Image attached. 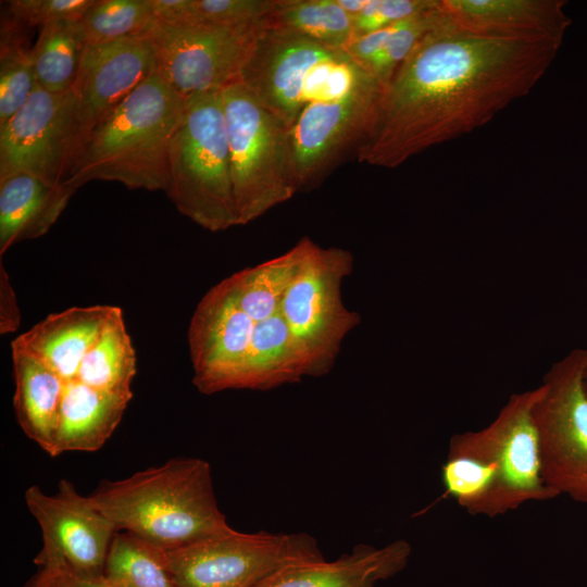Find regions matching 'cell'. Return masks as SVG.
Listing matches in <instances>:
<instances>
[{
    "instance_id": "obj_9",
    "label": "cell",
    "mask_w": 587,
    "mask_h": 587,
    "mask_svg": "<svg viewBox=\"0 0 587 587\" xmlns=\"http://www.w3.org/2000/svg\"><path fill=\"white\" fill-rule=\"evenodd\" d=\"M324 560L305 533H229L164 551L176 587H260L284 567Z\"/></svg>"
},
{
    "instance_id": "obj_37",
    "label": "cell",
    "mask_w": 587,
    "mask_h": 587,
    "mask_svg": "<svg viewBox=\"0 0 587 587\" xmlns=\"http://www.w3.org/2000/svg\"><path fill=\"white\" fill-rule=\"evenodd\" d=\"M21 324V312L8 273L0 263V333L15 332Z\"/></svg>"
},
{
    "instance_id": "obj_2",
    "label": "cell",
    "mask_w": 587,
    "mask_h": 587,
    "mask_svg": "<svg viewBox=\"0 0 587 587\" xmlns=\"http://www.w3.org/2000/svg\"><path fill=\"white\" fill-rule=\"evenodd\" d=\"M538 395L539 387L513 394L486 427L451 436L441 482L469 514L496 517L559 496L541 476L533 417Z\"/></svg>"
},
{
    "instance_id": "obj_22",
    "label": "cell",
    "mask_w": 587,
    "mask_h": 587,
    "mask_svg": "<svg viewBox=\"0 0 587 587\" xmlns=\"http://www.w3.org/2000/svg\"><path fill=\"white\" fill-rule=\"evenodd\" d=\"M11 348L16 420L25 435L50 454L65 382L33 354Z\"/></svg>"
},
{
    "instance_id": "obj_35",
    "label": "cell",
    "mask_w": 587,
    "mask_h": 587,
    "mask_svg": "<svg viewBox=\"0 0 587 587\" xmlns=\"http://www.w3.org/2000/svg\"><path fill=\"white\" fill-rule=\"evenodd\" d=\"M22 587H115L104 576L82 574L66 564H51L39 570Z\"/></svg>"
},
{
    "instance_id": "obj_7",
    "label": "cell",
    "mask_w": 587,
    "mask_h": 587,
    "mask_svg": "<svg viewBox=\"0 0 587 587\" xmlns=\"http://www.w3.org/2000/svg\"><path fill=\"white\" fill-rule=\"evenodd\" d=\"M238 225L299 191L290 128L236 82L221 91Z\"/></svg>"
},
{
    "instance_id": "obj_3",
    "label": "cell",
    "mask_w": 587,
    "mask_h": 587,
    "mask_svg": "<svg viewBox=\"0 0 587 587\" xmlns=\"http://www.w3.org/2000/svg\"><path fill=\"white\" fill-rule=\"evenodd\" d=\"M88 497L118 530L164 551L234 529L218 509L211 467L202 459H171L123 479L104 480Z\"/></svg>"
},
{
    "instance_id": "obj_23",
    "label": "cell",
    "mask_w": 587,
    "mask_h": 587,
    "mask_svg": "<svg viewBox=\"0 0 587 587\" xmlns=\"http://www.w3.org/2000/svg\"><path fill=\"white\" fill-rule=\"evenodd\" d=\"M308 376L280 310L255 323L237 389L268 390Z\"/></svg>"
},
{
    "instance_id": "obj_29",
    "label": "cell",
    "mask_w": 587,
    "mask_h": 587,
    "mask_svg": "<svg viewBox=\"0 0 587 587\" xmlns=\"http://www.w3.org/2000/svg\"><path fill=\"white\" fill-rule=\"evenodd\" d=\"M103 576L115 587H176L164 564V550L126 530L113 536Z\"/></svg>"
},
{
    "instance_id": "obj_32",
    "label": "cell",
    "mask_w": 587,
    "mask_h": 587,
    "mask_svg": "<svg viewBox=\"0 0 587 587\" xmlns=\"http://www.w3.org/2000/svg\"><path fill=\"white\" fill-rule=\"evenodd\" d=\"M274 0H197L200 23L254 28L273 9Z\"/></svg>"
},
{
    "instance_id": "obj_14",
    "label": "cell",
    "mask_w": 587,
    "mask_h": 587,
    "mask_svg": "<svg viewBox=\"0 0 587 587\" xmlns=\"http://www.w3.org/2000/svg\"><path fill=\"white\" fill-rule=\"evenodd\" d=\"M75 160L71 93L36 85L26 102L0 127V178L26 173L63 184Z\"/></svg>"
},
{
    "instance_id": "obj_16",
    "label": "cell",
    "mask_w": 587,
    "mask_h": 587,
    "mask_svg": "<svg viewBox=\"0 0 587 587\" xmlns=\"http://www.w3.org/2000/svg\"><path fill=\"white\" fill-rule=\"evenodd\" d=\"M255 323L238 307L225 280L203 296L187 334L192 383L199 391L237 389Z\"/></svg>"
},
{
    "instance_id": "obj_6",
    "label": "cell",
    "mask_w": 587,
    "mask_h": 587,
    "mask_svg": "<svg viewBox=\"0 0 587 587\" xmlns=\"http://www.w3.org/2000/svg\"><path fill=\"white\" fill-rule=\"evenodd\" d=\"M165 192L210 232L238 225L221 92L186 100L168 149Z\"/></svg>"
},
{
    "instance_id": "obj_20",
    "label": "cell",
    "mask_w": 587,
    "mask_h": 587,
    "mask_svg": "<svg viewBox=\"0 0 587 587\" xmlns=\"http://www.w3.org/2000/svg\"><path fill=\"white\" fill-rule=\"evenodd\" d=\"M76 189L51 185L26 173L0 178V254L49 232Z\"/></svg>"
},
{
    "instance_id": "obj_38",
    "label": "cell",
    "mask_w": 587,
    "mask_h": 587,
    "mask_svg": "<svg viewBox=\"0 0 587 587\" xmlns=\"http://www.w3.org/2000/svg\"><path fill=\"white\" fill-rule=\"evenodd\" d=\"M584 384H585V388H586V391H587V367H586V371H585Z\"/></svg>"
},
{
    "instance_id": "obj_5",
    "label": "cell",
    "mask_w": 587,
    "mask_h": 587,
    "mask_svg": "<svg viewBox=\"0 0 587 587\" xmlns=\"http://www.w3.org/2000/svg\"><path fill=\"white\" fill-rule=\"evenodd\" d=\"M370 76L344 50L261 24L238 82L291 128L308 104L339 97Z\"/></svg>"
},
{
    "instance_id": "obj_34",
    "label": "cell",
    "mask_w": 587,
    "mask_h": 587,
    "mask_svg": "<svg viewBox=\"0 0 587 587\" xmlns=\"http://www.w3.org/2000/svg\"><path fill=\"white\" fill-rule=\"evenodd\" d=\"M440 0H366L352 17L354 37L384 29L417 13L436 8Z\"/></svg>"
},
{
    "instance_id": "obj_19",
    "label": "cell",
    "mask_w": 587,
    "mask_h": 587,
    "mask_svg": "<svg viewBox=\"0 0 587 587\" xmlns=\"http://www.w3.org/2000/svg\"><path fill=\"white\" fill-rule=\"evenodd\" d=\"M411 555L404 539L376 548L360 544L335 561L294 564L275 573L260 587H375L403 570Z\"/></svg>"
},
{
    "instance_id": "obj_4",
    "label": "cell",
    "mask_w": 587,
    "mask_h": 587,
    "mask_svg": "<svg viewBox=\"0 0 587 587\" xmlns=\"http://www.w3.org/2000/svg\"><path fill=\"white\" fill-rule=\"evenodd\" d=\"M185 107L154 73L93 127L64 183L76 190L108 180L165 191L168 149Z\"/></svg>"
},
{
    "instance_id": "obj_30",
    "label": "cell",
    "mask_w": 587,
    "mask_h": 587,
    "mask_svg": "<svg viewBox=\"0 0 587 587\" xmlns=\"http://www.w3.org/2000/svg\"><path fill=\"white\" fill-rule=\"evenodd\" d=\"M79 24L91 46L147 35L157 22L150 0H95Z\"/></svg>"
},
{
    "instance_id": "obj_11",
    "label": "cell",
    "mask_w": 587,
    "mask_h": 587,
    "mask_svg": "<svg viewBox=\"0 0 587 587\" xmlns=\"http://www.w3.org/2000/svg\"><path fill=\"white\" fill-rule=\"evenodd\" d=\"M254 28L155 24L147 35L155 54L157 73L187 100L221 92L239 80Z\"/></svg>"
},
{
    "instance_id": "obj_12",
    "label": "cell",
    "mask_w": 587,
    "mask_h": 587,
    "mask_svg": "<svg viewBox=\"0 0 587 587\" xmlns=\"http://www.w3.org/2000/svg\"><path fill=\"white\" fill-rule=\"evenodd\" d=\"M383 85L367 77L339 97L308 104L290 128L298 190L317 184L349 148L372 130Z\"/></svg>"
},
{
    "instance_id": "obj_33",
    "label": "cell",
    "mask_w": 587,
    "mask_h": 587,
    "mask_svg": "<svg viewBox=\"0 0 587 587\" xmlns=\"http://www.w3.org/2000/svg\"><path fill=\"white\" fill-rule=\"evenodd\" d=\"M95 0H11L5 10L27 27L79 21Z\"/></svg>"
},
{
    "instance_id": "obj_15",
    "label": "cell",
    "mask_w": 587,
    "mask_h": 587,
    "mask_svg": "<svg viewBox=\"0 0 587 587\" xmlns=\"http://www.w3.org/2000/svg\"><path fill=\"white\" fill-rule=\"evenodd\" d=\"M154 73L157 60L148 35L85 47L70 91L74 163L93 127Z\"/></svg>"
},
{
    "instance_id": "obj_26",
    "label": "cell",
    "mask_w": 587,
    "mask_h": 587,
    "mask_svg": "<svg viewBox=\"0 0 587 587\" xmlns=\"http://www.w3.org/2000/svg\"><path fill=\"white\" fill-rule=\"evenodd\" d=\"M262 24L339 50H345L354 38L352 18L337 0H274Z\"/></svg>"
},
{
    "instance_id": "obj_31",
    "label": "cell",
    "mask_w": 587,
    "mask_h": 587,
    "mask_svg": "<svg viewBox=\"0 0 587 587\" xmlns=\"http://www.w3.org/2000/svg\"><path fill=\"white\" fill-rule=\"evenodd\" d=\"M446 15L440 0L436 8L395 23L384 48L367 63L365 71L385 87L421 39Z\"/></svg>"
},
{
    "instance_id": "obj_10",
    "label": "cell",
    "mask_w": 587,
    "mask_h": 587,
    "mask_svg": "<svg viewBox=\"0 0 587 587\" xmlns=\"http://www.w3.org/2000/svg\"><path fill=\"white\" fill-rule=\"evenodd\" d=\"M587 350L574 349L546 373L534 404L540 470L559 496L587 504Z\"/></svg>"
},
{
    "instance_id": "obj_27",
    "label": "cell",
    "mask_w": 587,
    "mask_h": 587,
    "mask_svg": "<svg viewBox=\"0 0 587 587\" xmlns=\"http://www.w3.org/2000/svg\"><path fill=\"white\" fill-rule=\"evenodd\" d=\"M86 47L79 21L41 27L33 46L36 83L53 93L70 92Z\"/></svg>"
},
{
    "instance_id": "obj_8",
    "label": "cell",
    "mask_w": 587,
    "mask_h": 587,
    "mask_svg": "<svg viewBox=\"0 0 587 587\" xmlns=\"http://www.w3.org/2000/svg\"><path fill=\"white\" fill-rule=\"evenodd\" d=\"M346 249L323 248L307 238L305 251L280 304V312L303 360L308 376L334 366L346 336L360 323L346 308L341 284L353 270Z\"/></svg>"
},
{
    "instance_id": "obj_36",
    "label": "cell",
    "mask_w": 587,
    "mask_h": 587,
    "mask_svg": "<svg viewBox=\"0 0 587 587\" xmlns=\"http://www.w3.org/2000/svg\"><path fill=\"white\" fill-rule=\"evenodd\" d=\"M157 24L188 25L200 23L197 0H150Z\"/></svg>"
},
{
    "instance_id": "obj_17",
    "label": "cell",
    "mask_w": 587,
    "mask_h": 587,
    "mask_svg": "<svg viewBox=\"0 0 587 587\" xmlns=\"http://www.w3.org/2000/svg\"><path fill=\"white\" fill-rule=\"evenodd\" d=\"M563 0H441L449 17L469 32L504 39L562 45L571 25Z\"/></svg>"
},
{
    "instance_id": "obj_18",
    "label": "cell",
    "mask_w": 587,
    "mask_h": 587,
    "mask_svg": "<svg viewBox=\"0 0 587 587\" xmlns=\"http://www.w3.org/2000/svg\"><path fill=\"white\" fill-rule=\"evenodd\" d=\"M117 307H73L52 313L16 337L11 347L48 365L65 383L76 379L80 363Z\"/></svg>"
},
{
    "instance_id": "obj_13",
    "label": "cell",
    "mask_w": 587,
    "mask_h": 587,
    "mask_svg": "<svg viewBox=\"0 0 587 587\" xmlns=\"http://www.w3.org/2000/svg\"><path fill=\"white\" fill-rule=\"evenodd\" d=\"M24 497L42 534V548L34 563L39 567L63 563L82 574L102 576L118 529L89 497L80 495L67 479H61L52 495L33 485Z\"/></svg>"
},
{
    "instance_id": "obj_1",
    "label": "cell",
    "mask_w": 587,
    "mask_h": 587,
    "mask_svg": "<svg viewBox=\"0 0 587 587\" xmlns=\"http://www.w3.org/2000/svg\"><path fill=\"white\" fill-rule=\"evenodd\" d=\"M560 47L478 35L447 14L384 87L374 126L357 148L358 161L394 168L487 124L529 93Z\"/></svg>"
},
{
    "instance_id": "obj_24",
    "label": "cell",
    "mask_w": 587,
    "mask_h": 587,
    "mask_svg": "<svg viewBox=\"0 0 587 587\" xmlns=\"http://www.w3.org/2000/svg\"><path fill=\"white\" fill-rule=\"evenodd\" d=\"M307 237L284 254L225 278L238 307L254 322L280 310L284 295L305 251Z\"/></svg>"
},
{
    "instance_id": "obj_25",
    "label": "cell",
    "mask_w": 587,
    "mask_h": 587,
    "mask_svg": "<svg viewBox=\"0 0 587 587\" xmlns=\"http://www.w3.org/2000/svg\"><path fill=\"white\" fill-rule=\"evenodd\" d=\"M136 351L127 333L122 309L103 328L84 357L76 379L92 388L133 396L130 386L137 372Z\"/></svg>"
},
{
    "instance_id": "obj_21",
    "label": "cell",
    "mask_w": 587,
    "mask_h": 587,
    "mask_svg": "<svg viewBox=\"0 0 587 587\" xmlns=\"http://www.w3.org/2000/svg\"><path fill=\"white\" fill-rule=\"evenodd\" d=\"M132 398L92 388L77 379L65 383L50 455L99 450L120 424Z\"/></svg>"
},
{
    "instance_id": "obj_28",
    "label": "cell",
    "mask_w": 587,
    "mask_h": 587,
    "mask_svg": "<svg viewBox=\"0 0 587 587\" xmlns=\"http://www.w3.org/2000/svg\"><path fill=\"white\" fill-rule=\"evenodd\" d=\"M28 28L7 10L1 11L0 127L20 110L37 85Z\"/></svg>"
}]
</instances>
